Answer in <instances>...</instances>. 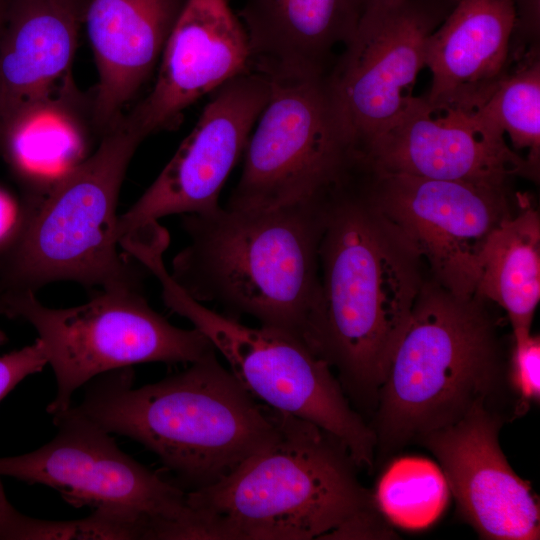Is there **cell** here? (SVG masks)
<instances>
[{
    "mask_svg": "<svg viewBox=\"0 0 540 540\" xmlns=\"http://www.w3.org/2000/svg\"><path fill=\"white\" fill-rule=\"evenodd\" d=\"M368 197L383 221L447 291L475 296L479 259L490 233L511 212L506 185L373 172Z\"/></svg>",
    "mask_w": 540,
    "mask_h": 540,
    "instance_id": "cell-11",
    "label": "cell"
},
{
    "mask_svg": "<svg viewBox=\"0 0 540 540\" xmlns=\"http://www.w3.org/2000/svg\"><path fill=\"white\" fill-rule=\"evenodd\" d=\"M143 139L122 118L98 147L44 194L22 198L18 226L0 249L7 295L37 293L57 281L142 288L141 271L119 251L117 201Z\"/></svg>",
    "mask_w": 540,
    "mask_h": 540,
    "instance_id": "cell-6",
    "label": "cell"
},
{
    "mask_svg": "<svg viewBox=\"0 0 540 540\" xmlns=\"http://www.w3.org/2000/svg\"><path fill=\"white\" fill-rule=\"evenodd\" d=\"M269 80V100L244 150L230 209H271L324 197L357 165L327 75Z\"/></svg>",
    "mask_w": 540,
    "mask_h": 540,
    "instance_id": "cell-10",
    "label": "cell"
},
{
    "mask_svg": "<svg viewBox=\"0 0 540 540\" xmlns=\"http://www.w3.org/2000/svg\"><path fill=\"white\" fill-rule=\"evenodd\" d=\"M418 262L372 205L360 172L327 195L309 347L357 405L376 404L424 284Z\"/></svg>",
    "mask_w": 540,
    "mask_h": 540,
    "instance_id": "cell-1",
    "label": "cell"
},
{
    "mask_svg": "<svg viewBox=\"0 0 540 540\" xmlns=\"http://www.w3.org/2000/svg\"><path fill=\"white\" fill-rule=\"evenodd\" d=\"M157 68L150 92L123 117L143 140L176 129L197 100L252 70L245 28L228 0H187Z\"/></svg>",
    "mask_w": 540,
    "mask_h": 540,
    "instance_id": "cell-15",
    "label": "cell"
},
{
    "mask_svg": "<svg viewBox=\"0 0 540 540\" xmlns=\"http://www.w3.org/2000/svg\"><path fill=\"white\" fill-rule=\"evenodd\" d=\"M455 1L395 0L363 10L327 74L356 156L411 105L429 36Z\"/></svg>",
    "mask_w": 540,
    "mask_h": 540,
    "instance_id": "cell-12",
    "label": "cell"
},
{
    "mask_svg": "<svg viewBox=\"0 0 540 540\" xmlns=\"http://www.w3.org/2000/svg\"><path fill=\"white\" fill-rule=\"evenodd\" d=\"M475 296L500 306L514 330H531L540 300V218L527 198L488 236Z\"/></svg>",
    "mask_w": 540,
    "mask_h": 540,
    "instance_id": "cell-22",
    "label": "cell"
},
{
    "mask_svg": "<svg viewBox=\"0 0 540 540\" xmlns=\"http://www.w3.org/2000/svg\"><path fill=\"white\" fill-rule=\"evenodd\" d=\"M503 423L497 409L478 404L457 422L416 441L436 457L459 514L481 538L538 540V497L501 449Z\"/></svg>",
    "mask_w": 540,
    "mask_h": 540,
    "instance_id": "cell-14",
    "label": "cell"
},
{
    "mask_svg": "<svg viewBox=\"0 0 540 540\" xmlns=\"http://www.w3.org/2000/svg\"><path fill=\"white\" fill-rule=\"evenodd\" d=\"M89 0H12L0 43V134L22 110L75 82L72 64Z\"/></svg>",
    "mask_w": 540,
    "mask_h": 540,
    "instance_id": "cell-19",
    "label": "cell"
},
{
    "mask_svg": "<svg viewBox=\"0 0 540 540\" xmlns=\"http://www.w3.org/2000/svg\"><path fill=\"white\" fill-rule=\"evenodd\" d=\"M515 24L511 51L519 54L533 46H539V0H512Z\"/></svg>",
    "mask_w": 540,
    "mask_h": 540,
    "instance_id": "cell-28",
    "label": "cell"
},
{
    "mask_svg": "<svg viewBox=\"0 0 540 540\" xmlns=\"http://www.w3.org/2000/svg\"><path fill=\"white\" fill-rule=\"evenodd\" d=\"M12 0H0V43L7 24Z\"/></svg>",
    "mask_w": 540,
    "mask_h": 540,
    "instance_id": "cell-31",
    "label": "cell"
},
{
    "mask_svg": "<svg viewBox=\"0 0 540 540\" xmlns=\"http://www.w3.org/2000/svg\"><path fill=\"white\" fill-rule=\"evenodd\" d=\"M512 339L506 379L516 397L515 415L520 416L540 401V337L531 330H514Z\"/></svg>",
    "mask_w": 540,
    "mask_h": 540,
    "instance_id": "cell-26",
    "label": "cell"
},
{
    "mask_svg": "<svg viewBox=\"0 0 540 540\" xmlns=\"http://www.w3.org/2000/svg\"><path fill=\"white\" fill-rule=\"evenodd\" d=\"M362 0H242L251 69L268 79L328 74L334 50L354 36Z\"/></svg>",
    "mask_w": 540,
    "mask_h": 540,
    "instance_id": "cell-20",
    "label": "cell"
},
{
    "mask_svg": "<svg viewBox=\"0 0 540 540\" xmlns=\"http://www.w3.org/2000/svg\"><path fill=\"white\" fill-rule=\"evenodd\" d=\"M0 539H139L137 528L127 519L94 510L79 520H41L17 511L7 497H0Z\"/></svg>",
    "mask_w": 540,
    "mask_h": 540,
    "instance_id": "cell-25",
    "label": "cell"
},
{
    "mask_svg": "<svg viewBox=\"0 0 540 540\" xmlns=\"http://www.w3.org/2000/svg\"><path fill=\"white\" fill-rule=\"evenodd\" d=\"M478 125L508 134L538 175L540 159V53L533 46L519 54L482 106L467 113Z\"/></svg>",
    "mask_w": 540,
    "mask_h": 540,
    "instance_id": "cell-23",
    "label": "cell"
},
{
    "mask_svg": "<svg viewBox=\"0 0 540 540\" xmlns=\"http://www.w3.org/2000/svg\"><path fill=\"white\" fill-rule=\"evenodd\" d=\"M99 135L91 94L74 83L22 110L0 134V154L24 186V196L44 194L81 164Z\"/></svg>",
    "mask_w": 540,
    "mask_h": 540,
    "instance_id": "cell-21",
    "label": "cell"
},
{
    "mask_svg": "<svg viewBox=\"0 0 540 540\" xmlns=\"http://www.w3.org/2000/svg\"><path fill=\"white\" fill-rule=\"evenodd\" d=\"M55 437L40 448L0 457V477L43 484L70 504L124 517L144 539H198L188 492L124 453L110 433L70 407L52 416Z\"/></svg>",
    "mask_w": 540,
    "mask_h": 540,
    "instance_id": "cell-9",
    "label": "cell"
},
{
    "mask_svg": "<svg viewBox=\"0 0 540 540\" xmlns=\"http://www.w3.org/2000/svg\"><path fill=\"white\" fill-rule=\"evenodd\" d=\"M7 294L5 290L3 289L1 282H0V317L7 315V302H6ZM7 342V336L5 332L0 328V347L5 345Z\"/></svg>",
    "mask_w": 540,
    "mask_h": 540,
    "instance_id": "cell-30",
    "label": "cell"
},
{
    "mask_svg": "<svg viewBox=\"0 0 540 540\" xmlns=\"http://www.w3.org/2000/svg\"><path fill=\"white\" fill-rule=\"evenodd\" d=\"M449 494L440 466L417 456L390 463L372 492L381 515L408 530L424 529L438 520L448 504Z\"/></svg>",
    "mask_w": 540,
    "mask_h": 540,
    "instance_id": "cell-24",
    "label": "cell"
},
{
    "mask_svg": "<svg viewBox=\"0 0 540 540\" xmlns=\"http://www.w3.org/2000/svg\"><path fill=\"white\" fill-rule=\"evenodd\" d=\"M270 80L250 70L212 92L194 128L153 183L123 214L116 237L176 214H204L221 206L224 183L244 152L270 96Z\"/></svg>",
    "mask_w": 540,
    "mask_h": 540,
    "instance_id": "cell-13",
    "label": "cell"
},
{
    "mask_svg": "<svg viewBox=\"0 0 540 540\" xmlns=\"http://www.w3.org/2000/svg\"><path fill=\"white\" fill-rule=\"evenodd\" d=\"M278 432L220 481L188 492L200 539H339L384 517L331 433L278 411Z\"/></svg>",
    "mask_w": 540,
    "mask_h": 540,
    "instance_id": "cell-3",
    "label": "cell"
},
{
    "mask_svg": "<svg viewBox=\"0 0 540 540\" xmlns=\"http://www.w3.org/2000/svg\"><path fill=\"white\" fill-rule=\"evenodd\" d=\"M6 302V317L35 329L54 372L56 396L47 406L52 416L67 410L74 392L101 374L138 363L190 364L216 351L196 328L176 327L155 311L142 288L105 289L69 308L47 307L33 292L8 295Z\"/></svg>",
    "mask_w": 540,
    "mask_h": 540,
    "instance_id": "cell-8",
    "label": "cell"
},
{
    "mask_svg": "<svg viewBox=\"0 0 540 540\" xmlns=\"http://www.w3.org/2000/svg\"><path fill=\"white\" fill-rule=\"evenodd\" d=\"M325 199L185 214L189 242L173 258L169 273L194 300L213 302L226 315L251 316L308 346L321 307Z\"/></svg>",
    "mask_w": 540,
    "mask_h": 540,
    "instance_id": "cell-4",
    "label": "cell"
},
{
    "mask_svg": "<svg viewBox=\"0 0 540 540\" xmlns=\"http://www.w3.org/2000/svg\"><path fill=\"white\" fill-rule=\"evenodd\" d=\"M187 0H89L83 24L98 80L91 92L101 137L127 113L158 67Z\"/></svg>",
    "mask_w": 540,
    "mask_h": 540,
    "instance_id": "cell-17",
    "label": "cell"
},
{
    "mask_svg": "<svg viewBox=\"0 0 540 540\" xmlns=\"http://www.w3.org/2000/svg\"><path fill=\"white\" fill-rule=\"evenodd\" d=\"M362 1H363V10H365V9L375 7L381 4H385L388 2H392L395 0H362Z\"/></svg>",
    "mask_w": 540,
    "mask_h": 540,
    "instance_id": "cell-32",
    "label": "cell"
},
{
    "mask_svg": "<svg viewBox=\"0 0 540 540\" xmlns=\"http://www.w3.org/2000/svg\"><path fill=\"white\" fill-rule=\"evenodd\" d=\"M482 301L424 282L378 390L371 428L381 450L493 405L507 379L496 322Z\"/></svg>",
    "mask_w": 540,
    "mask_h": 540,
    "instance_id": "cell-5",
    "label": "cell"
},
{
    "mask_svg": "<svg viewBox=\"0 0 540 540\" xmlns=\"http://www.w3.org/2000/svg\"><path fill=\"white\" fill-rule=\"evenodd\" d=\"M140 262L158 280L165 305L207 337L256 400L321 427L342 442L358 467L373 466L375 433L325 360L290 333L249 327L194 300L171 277L163 252H145Z\"/></svg>",
    "mask_w": 540,
    "mask_h": 540,
    "instance_id": "cell-7",
    "label": "cell"
},
{
    "mask_svg": "<svg viewBox=\"0 0 540 540\" xmlns=\"http://www.w3.org/2000/svg\"><path fill=\"white\" fill-rule=\"evenodd\" d=\"M133 382L132 367L101 374L70 409L155 453L187 492L220 481L277 435L278 411L256 400L216 351L156 383Z\"/></svg>",
    "mask_w": 540,
    "mask_h": 540,
    "instance_id": "cell-2",
    "label": "cell"
},
{
    "mask_svg": "<svg viewBox=\"0 0 540 540\" xmlns=\"http://www.w3.org/2000/svg\"><path fill=\"white\" fill-rule=\"evenodd\" d=\"M47 365L39 339L21 349L0 356V401L23 379L40 372Z\"/></svg>",
    "mask_w": 540,
    "mask_h": 540,
    "instance_id": "cell-27",
    "label": "cell"
},
{
    "mask_svg": "<svg viewBox=\"0 0 540 540\" xmlns=\"http://www.w3.org/2000/svg\"><path fill=\"white\" fill-rule=\"evenodd\" d=\"M515 24L512 0H456L429 36L425 100L434 113H470L484 104L510 70Z\"/></svg>",
    "mask_w": 540,
    "mask_h": 540,
    "instance_id": "cell-18",
    "label": "cell"
},
{
    "mask_svg": "<svg viewBox=\"0 0 540 540\" xmlns=\"http://www.w3.org/2000/svg\"><path fill=\"white\" fill-rule=\"evenodd\" d=\"M21 212V203L6 190L0 188V249L16 231Z\"/></svg>",
    "mask_w": 540,
    "mask_h": 540,
    "instance_id": "cell-29",
    "label": "cell"
},
{
    "mask_svg": "<svg viewBox=\"0 0 540 540\" xmlns=\"http://www.w3.org/2000/svg\"><path fill=\"white\" fill-rule=\"evenodd\" d=\"M433 114L424 97H415L390 127L357 154L358 162L373 172L437 180L506 185L515 175L536 179L503 134L476 124L460 111Z\"/></svg>",
    "mask_w": 540,
    "mask_h": 540,
    "instance_id": "cell-16",
    "label": "cell"
}]
</instances>
